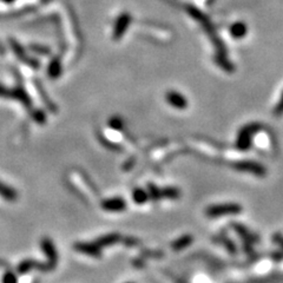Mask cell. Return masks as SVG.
Listing matches in <instances>:
<instances>
[{
	"label": "cell",
	"mask_w": 283,
	"mask_h": 283,
	"mask_svg": "<svg viewBox=\"0 0 283 283\" xmlns=\"http://www.w3.org/2000/svg\"><path fill=\"white\" fill-rule=\"evenodd\" d=\"M274 112H275L276 116H280L283 113V93L281 96V99L279 101V104H277V106L275 107V110H274Z\"/></svg>",
	"instance_id": "5b68a950"
},
{
	"label": "cell",
	"mask_w": 283,
	"mask_h": 283,
	"mask_svg": "<svg viewBox=\"0 0 283 283\" xmlns=\"http://www.w3.org/2000/svg\"><path fill=\"white\" fill-rule=\"evenodd\" d=\"M231 35H233L236 39L242 38L243 36L247 33V26L243 22H236L231 26Z\"/></svg>",
	"instance_id": "277c9868"
},
{
	"label": "cell",
	"mask_w": 283,
	"mask_h": 283,
	"mask_svg": "<svg viewBox=\"0 0 283 283\" xmlns=\"http://www.w3.org/2000/svg\"><path fill=\"white\" fill-rule=\"evenodd\" d=\"M242 209H241L240 205L237 204H226V205H220V206H215L212 208L210 211L211 215H222V214H237L240 212Z\"/></svg>",
	"instance_id": "7a4b0ae2"
},
{
	"label": "cell",
	"mask_w": 283,
	"mask_h": 283,
	"mask_svg": "<svg viewBox=\"0 0 283 283\" xmlns=\"http://www.w3.org/2000/svg\"><path fill=\"white\" fill-rule=\"evenodd\" d=\"M259 127L260 126L256 125V124H250V125L244 126L241 130L239 138H237V146H239V149L244 150L250 146L251 135H253L254 132H256Z\"/></svg>",
	"instance_id": "6da1fadb"
},
{
	"label": "cell",
	"mask_w": 283,
	"mask_h": 283,
	"mask_svg": "<svg viewBox=\"0 0 283 283\" xmlns=\"http://www.w3.org/2000/svg\"><path fill=\"white\" fill-rule=\"evenodd\" d=\"M239 169L241 171H247V172H251V174L257 175V176H262L264 175V169L262 168L260 164L257 163H251V162H247V163H241L239 164Z\"/></svg>",
	"instance_id": "3957f363"
}]
</instances>
